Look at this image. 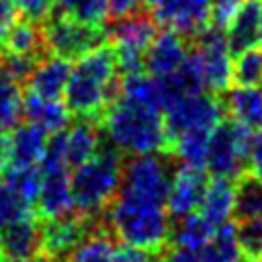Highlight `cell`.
<instances>
[{
    "mask_svg": "<svg viewBox=\"0 0 262 262\" xmlns=\"http://www.w3.org/2000/svg\"><path fill=\"white\" fill-rule=\"evenodd\" d=\"M115 149L129 156L168 154L170 139L164 125V111L143 98L117 92L115 100L98 119Z\"/></svg>",
    "mask_w": 262,
    "mask_h": 262,
    "instance_id": "obj_1",
    "label": "cell"
},
{
    "mask_svg": "<svg viewBox=\"0 0 262 262\" xmlns=\"http://www.w3.org/2000/svg\"><path fill=\"white\" fill-rule=\"evenodd\" d=\"M119 68L111 45L100 43L70 70L63 98L70 115L80 119L98 121L119 92Z\"/></svg>",
    "mask_w": 262,
    "mask_h": 262,
    "instance_id": "obj_2",
    "label": "cell"
},
{
    "mask_svg": "<svg viewBox=\"0 0 262 262\" xmlns=\"http://www.w3.org/2000/svg\"><path fill=\"white\" fill-rule=\"evenodd\" d=\"M104 229L123 246L162 254L170 244L172 217L164 203L117 192L100 215Z\"/></svg>",
    "mask_w": 262,
    "mask_h": 262,
    "instance_id": "obj_3",
    "label": "cell"
},
{
    "mask_svg": "<svg viewBox=\"0 0 262 262\" xmlns=\"http://www.w3.org/2000/svg\"><path fill=\"white\" fill-rule=\"evenodd\" d=\"M72 170L74 172L70 174V186L74 211L86 219L96 221V217L102 215V211L119 190L123 170L121 151L100 145L94 156Z\"/></svg>",
    "mask_w": 262,
    "mask_h": 262,
    "instance_id": "obj_4",
    "label": "cell"
},
{
    "mask_svg": "<svg viewBox=\"0 0 262 262\" xmlns=\"http://www.w3.org/2000/svg\"><path fill=\"white\" fill-rule=\"evenodd\" d=\"M252 133L235 121L221 119L207 139L205 170L215 178L237 180L248 166Z\"/></svg>",
    "mask_w": 262,
    "mask_h": 262,
    "instance_id": "obj_5",
    "label": "cell"
},
{
    "mask_svg": "<svg viewBox=\"0 0 262 262\" xmlns=\"http://www.w3.org/2000/svg\"><path fill=\"white\" fill-rule=\"evenodd\" d=\"M158 33V23L149 12H131L117 18L106 33V41L115 53L117 68L121 74H135L143 70V55L154 35Z\"/></svg>",
    "mask_w": 262,
    "mask_h": 262,
    "instance_id": "obj_6",
    "label": "cell"
},
{
    "mask_svg": "<svg viewBox=\"0 0 262 262\" xmlns=\"http://www.w3.org/2000/svg\"><path fill=\"white\" fill-rule=\"evenodd\" d=\"M41 33L45 51L68 61L82 57L106 41V31L102 27L80 23L53 10L41 20Z\"/></svg>",
    "mask_w": 262,
    "mask_h": 262,
    "instance_id": "obj_7",
    "label": "cell"
},
{
    "mask_svg": "<svg viewBox=\"0 0 262 262\" xmlns=\"http://www.w3.org/2000/svg\"><path fill=\"white\" fill-rule=\"evenodd\" d=\"M223 100L213 92H194L182 96L164 111V125L168 139L182 133H211L213 127L223 119Z\"/></svg>",
    "mask_w": 262,
    "mask_h": 262,
    "instance_id": "obj_8",
    "label": "cell"
},
{
    "mask_svg": "<svg viewBox=\"0 0 262 262\" xmlns=\"http://www.w3.org/2000/svg\"><path fill=\"white\" fill-rule=\"evenodd\" d=\"M192 53L199 61L203 88H209L215 94L225 92L231 84V51L225 31L209 23L194 35Z\"/></svg>",
    "mask_w": 262,
    "mask_h": 262,
    "instance_id": "obj_9",
    "label": "cell"
},
{
    "mask_svg": "<svg viewBox=\"0 0 262 262\" xmlns=\"http://www.w3.org/2000/svg\"><path fill=\"white\" fill-rule=\"evenodd\" d=\"M170 174V166L160 158V154L133 156V160L123 164L117 192L166 205Z\"/></svg>",
    "mask_w": 262,
    "mask_h": 262,
    "instance_id": "obj_10",
    "label": "cell"
},
{
    "mask_svg": "<svg viewBox=\"0 0 262 262\" xmlns=\"http://www.w3.org/2000/svg\"><path fill=\"white\" fill-rule=\"evenodd\" d=\"M94 225L96 221L76 211L55 219H39V262H66Z\"/></svg>",
    "mask_w": 262,
    "mask_h": 262,
    "instance_id": "obj_11",
    "label": "cell"
},
{
    "mask_svg": "<svg viewBox=\"0 0 262 262\" xmlns=\"http://www.w3.org/2000/svg\"><path fill=\"white\" fill-rule=\"evenodd\" d=\"M209 178L205 174V168L182 164L170 174L168 194H166V211L172 219H180L184 215H190L199 209L205 186Z\"/></svg>",
    "mask_w": 262,
    "mask_h": 262,
    "instance_id": "obj_12",
    "label": "cell"
},
{
    "mask_svg": "<svg viewBox=\"0 0 262 262\" xmlns=\"http://www.w3.org/2000/svg\"><path fill=\"white\" fill-rule=\"evenodd\" d=\"M0 258L8 262H39V217H20L0 229Z\"/></svg>",
    "mask_w": 262,
    "mask_h": 262,
    "instance_id": "obj_13",
    "label": "cell"
},
{
    "mask_svg": "<svg viewBox=\"0 0 262 262\" xmlns=\"http://www.w3.org/2000/svg\"><path fill=\"white\" fill-rule=\"evenodd\" d=\"M186 55H188L186 37L176 31L164 29V31H158L151 43L147 45L143 55V70L154 78L168 76L184 63Z\"/></svg>",
    "mask_w": 262,
    "mask_h": 262,
    "instance_id": "obj_14",
    "label": "cell"
},
{
    "mask_svg": "<svg viewBox=\"0 0 262 262\" xmlns=\"http://www.w3.org/2000/svg\"><path fill=\"white\" fill-rule=\"evenodd\" d=\"M53 141L57 143L66 164L70 168H76L96 154V149L100 147V131L96 127V121L82 119L53 133Z\"/></svg>",
    "mask_w": 262,
    "mask_h": 262,
    "instance_id": "obj_15",
    "label": "cell"
},
{
    "mask_svg": "<svg viewBox=\"0 0 262 262\" xmlns=\"http://www.w3.org/2000/svg\"><path fill=\"white\" fill-rule=\"evenodd\" d=\"M47 141H49V133H45L41 127L29 121L20 125L16 123L8 131V168L6 170L37 166L45 156Z\"/></svg>",
    "mask_w": 262,
    "mask_h": 262,
    "instance_id": "obj_16",
    "label": "cell"
},
{
    "mask_svg": "<svg viewBox=\"0 0 262 262\" xmlns=\"http://www.w3.org/2000/svg\"><path fill=\"white\" fill-rule=\"evenodd\" d=\"M262 31V0H239V6L225 29L231 53L258 45Z\"/></svg>",
    "mask_w": 262,
    "mask_h": 262,
    "instance_id": "obj_17",
    "label": "cell"
},
{
    "mask_svg": "<svg viewBox=\"0 0 262 262\" xmlns=\"http://www.w3.org/2000/svg\"><path fill=\"white\" fill-rule=\"evenodd\" d=\"M70 70L72 66L68 59H61L55 55H49V57L43 55L35 63L31 76L27 78V90L43 98H59L63 94Z\"/></svg>",
    "mask_w": 262,
    "mask_h": 262,
    "instance_id": "obj_18",
    "label": "cell"
},
{
    "mask_svg": "<svg viewBox=\"0 0 262 262\" xmlns=\"http://www.w3.org/2000/svg\"><path fill=\"white\" fill-rule=\"evenodd\" d=\"M225 113L231 121L256 133L262 129V86H237L227 92L223 100Z\"/></svg>",
    "mask_w": 262,
    "mask_h": 262,
    "instance_id": "obj_19",
    "label": "cell"
},
{
    "mask_svg": "<svg viewBox=\"0 0 262 262\" xmlns=\"http://www.w3.org/2000/svg\"><path fill=\"white\" fill-rule=\"evenodd\" d=\"M25 121L41 127L45 133H57L70 125V111L59 98H43L27 90L23 96V113Z\"/></svg>",
    "mask_w": 262,
    "mask_h": 262,
    "instance_id": "obj_20",
    "label": "cell"
},
{
    "mask_svg": "<svg viewBox=\"0 0 262 262\" xmlns=\"http://www.w3.org/2000/svg\"><path fill=\"white\" fill-rule=\"evenodd\" d=\"M233 205H235V180L213 176L205 186V192L196 211L213 225H221L231 219Z\"/></svg>",
    "mask_w": 262,
    "mask_h": 262,
    "instance_id": "obj_21",
    "label": "cell"
},
{
    "mask_svg": "<svg viewBox=\"0 0 262 262\" xmlns=\"http://www.w3.org/2000/svg\"><path fill=\"white\" fill-rule=\"evenodd\" d=\"M4 53L12 55H27V57H43V33L41 25L31 18H16L14 25L6 31L4 39L0 41Z\"/></svg>",
    "mask_w": 262,
    "mask_h": 262,
    "instance_id": "obj_22",
    "label": "cell"
},
{
    "mask_svg": "<svg viewBox=\"0 0 262 262\" xmlns=\"http://www.w3.org/2000/svg\"><path fill=\"white\" fill-rule=\"evenodd\" d=\"M215 227H217V225H213V223L207 221L201 213L194 211V213L184 215V217L178 219L176 227H172L170 244L199 252V250L207 244V239L213 235Z\"/></svg>",
    "mask_w": 262,
    "mask_h": 262,
    "instance_id": "obj_23",
    "label": "cell"
},
{
    "mask_svg": "<svg viewBox=\"0 0 262 262\" xmlns=\"http://www.w3.org/2000/svg\"><path fill=\"white\" fill-rule=\"evenodd\" d=\"M199 256H201V262H235L239 258L235 223L225 221L217 225L213 235L199 250Z\"/></svg>",
    "mask_w": 262,
    "mask_h": 262,
    "instance_id": "obj_24",
    "label": "cell"
},
{
    "mask_svg": "<svg viewBox=\"0 0 262 262\" xmlns=\"http://www.w3.org/2000/svg\"><path fill=\"white\" fill-rule=\"evenodd\" d=\"M51 10L96 27H102L108 18L106 0H51Z\"/></svg>",
    "mask_w": 262,
    "mask_h": 262,
    "instance_id": "obj_25",
    "label": "cell"
},
{
    "mask_svg": "<svg viewBox=\"0 0 262 262\" xmlns=\"http://www.w3.org/2000/svg\"><path fill=\"white\" fill-rule=\"evenodd\" d=\"M231 82L237 86H262V47L252 45L235 53L231 61Z\"/></svg>",
    "mask_w": 262,
    "mask_h": 262,
    "instance_id": "obj_26",
    "label": "cell"
},
{
    "mask_svg": "<svg viewBox=\"0 0 262 262\" xmlns=\"http://www.w3.org/2000/svg\"><path fill=\"white\" fill-rule=\"evenodd\" d=\"M20 84L0 72V133H8L23 117Z\"/></svg>",
    "mask_w": 262,
    "mask_h": 262,
    "instance_id": "obj_27",
    "label": "cell"
},
{
    "mask_svg": "<svg viewBox=\"0 0 262 262\" xmlns=\"http://www.w3.org/2000/svg\"><path fill=\"white\" fill-rule=\"evenodd\" d=\"M239 256L248 262H262V219H239L235 223Z\"/></svg>",
    "mask_w": 262,
    "mask_h": 262,
    "instance_id": "obj_28",
    "label": "cell"
},
{
    "mask_svg": "<svg viewBox=\"0 0 262 262\" xmlns=\"http://www.w3.org/2000/svg\"><path fill=\"white\" fill-rule=\"evenodd\" d=\"M35 209L31 203H27L20 192L2 176L0 178V229L6 227L8 223L20 219V217H27V215H33Z\"/></svg>",
    "mask_w": 262,
    "mask_h": 262,
    "instance_id": "obj_29",
    "label": "cell"
},
{
    "mask_svg": "<svg viewBox=\"0 0 262 262\" xmlns=\"http://www.w3.org/2000/svg\"><path fill=\"white\" fill-rule=\"evenodd\" d=\"M237 6H239V0H211V20L209 23L225 31L233 18Z\"/></svg>",
    "mask_w": 262,
    "mask_h": 262,
    "instance_id": "obj_30",
    "label": "cell"
},
{
    "mask_svg": "<svg viewBox=\"0 0 262 262\" xmlns=\"http://www.w3.org/2000/svg\"><path fill=\"white\" fill-rule=\"evenodd\" d=\"M16 10L23 12L25 18L41 23L51 12V0H12Z\"/></svg>",
    "mask_w": 262,
    "mask_h": 262,
    "instance_id": "obj_31",
    "label": "cell"
},
{
    "mask_svg": "<svg viewBox=\"0 0 262 262\" xmlns=\"http://www.w3.org/2000/svg\"><path fill=\"white\" fill-rule=\"evenodd\" d=\"M248 168H250V176L262 182V129L252 133L250 151H248Z\"/></svg>",
    "mask_w": 262,
    "mask_h": 262,
    "instance_id": "obj_32",
    "label": "cell"
},
{
    "mask_svg": "<svg viewBox=\"0 0 262 262\" xmlns=\"http://www.w3.org/2000/svg\"><path fill=\"white\" fill-rule=\"evenodd\" d=\"M139 6H141V0H106V14L113 20H117L139 10Z\"/></svg>",
    "mask_w": 262,
    "mask_h": 262,
    "instance_id": "obj_33",
    "label": "cell"
},
{
    "mask_svg": "<svg viewBox=\"0 0 262 262\" xmlns=\"http://www.w3.org/2000/svg\"><path fill=\"white\" fill-rule=\"evenodd\" d=\"M160 262H201V256L194 250L174 246V248L166 250L164 256H160Z\"/></svg>",
    "mask_w": 262,
    "mask_h": 262,
    "instance_id": "obj_34",
    "label": "cell"
},
{
    "mask_svg": "<svg viewBox=\"0 0 262 262\" xmlns=\"http://www.w3.org/2000/svg\"><path fill=\"white\" fill-rule=\"evenodd\" d=\"M18 18V10L14 6L12 0H0V41L4 39L6 31L14 25V20Z\"/></svg>",
    "mask_w": 262,
    "mask_h": 262,
    "instance_id": "obj_35",
    "label": "cell"
},
{
    "mask_svg": "<svg viewBox=\"0 0 262 262\" xmlns=\"http://www.w3.org/2000/svg\"><path fill=\"white\" fill-rule=\"evenodd\" d=\"M121 262H160V254H151L145 250L121 246Z\"/></svg>",
    "mask_w": 262,
    "mask_h": 262,
    "instance_id": "obj_36",
    "label": "cell"
},
{
    "mask_svg": "<svg viewBox=\"0 0 262 262\" xmlns=\"http://www.w3.org/2000/svg\"><path fill=\"white\" fill-rule=\"evenodd\" d=\"M141 2H143V6L147 8V12H149V14H156L160 8H164V6H166V4H170L172 0H141Z\"/></svg>",
    "mask_w": 262,
    "mask_h": 262,
    "instance_id": "obj_37",
    "label": "cell"
},
{
    "mask_svg": "<svg viewBox=\"0 0 262 262\" xmlns=\"http://www.w3.org/2000/svg\"><path fill=\"white\" fill-rule=\"evenodd\" d=\"M258 45L262 47V31H260V39H258Z\"/></svg>",
    "mask_w": 262,
    "mask_h": 262,
    "instance_id": "obj_38",
    "label": "cell"
},
{
    "mask_svg": "<svg viewBox=\"0 0 262 262\" xmlns=\"http://www.w3.org/2000/svg\"><path fill=\"white\" fill-rule=\"evenodd\" d=\"M235 262H248V260H244V258H242V260H239V258H237V260H235Z\"/></svg>",
    "mask_w": 262,
    "mask_h": 262,
    "instance_id": "obj_39",
    "label": "cell"
}]
</instances>
